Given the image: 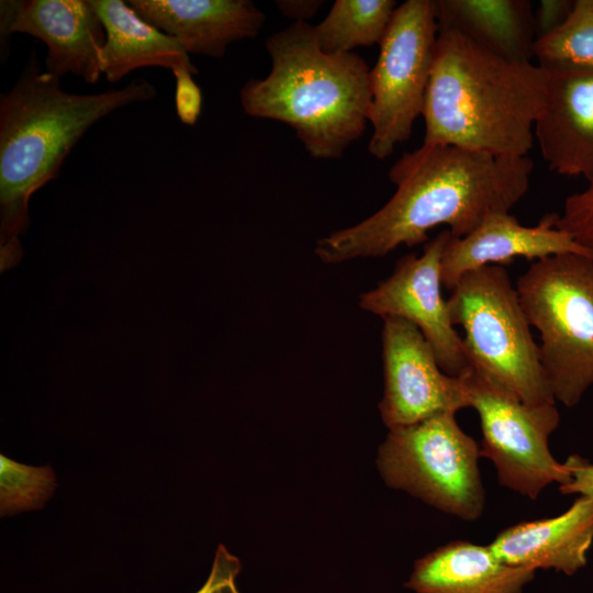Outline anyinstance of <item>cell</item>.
<instances>
[{
	"label": "cell",
	"instance_id": "1",
	"mask_svg": "<svg viewBox=\"0 0 593 593\" xmlns=\"http://www.w3.org/2000/svg\"><path fill=\"white\" fill-rule=\"evenodd\" d=\"M533 168L527 156L423 144L390 168L392 198L362 222L318 239L314 253L325 264L380 257L427 242L428 232L441 224L454 237H465L489 215L510 212L528 191Z\"/></svg>",
	"mask_w": 593,
	"mask_h": 593
},
{
	"label": "cell",
	"instance_id": "2",
	"mask_svg": "<svg viewBox=\"0 0 593 593\" xmlns=\"http://www.w3.org/2000/svg\"><path fill=\"white\" fill-rule=\"evenodd\" d=\"M546 88L540 65L510 60L457 32L438 31L422 114L423 144L525 157Z\"/></svg>",
	"mask_w": 593,
	"mask_h": 593
},
{
	"label": "cell",
	"instance_id": "3",
	"mask_svg": "<svg viewBox=\"0 0 593 593\" xmlns=\"http://www.w3.org/2000/svg\"><path fill=\"white\" fill-rule=\"evenodd\" d=\"M155 96V87L141 78L99 93L67 92L60 78L41 70L33 52L19 80L0 96L1 244L26 230L31 197L58 176L89 127Z\"/></svg>",
	"mask_w": 593,
	"mask_h": 593
},
{
	"label": "cell",
	"instance_id": "4",
	"mask_svg": "<svg viewBox=\"0 0 593 593\" xmlns=\"http://www.w3.org/2000/svg\"><path fill=\"white\" fill-rule=\"evenodd\" d=\"M266 48L271 70L243 86V110L288 124L314 158L342 157L370 119V68L365 59L355 53H323L306 22L273 33Z\"/></svg>",
	"mask_w": 593,
	"mask_h": 593
},
{
	"label": "cell",
	"instance_id": "5",
	"mask_svg": "<svg viewBox=\"0 0 593 593\" xmlns=\"http://www.w3.org/2000/svg\"><path fill=\"white\" fill-rule=\"evenodd\" d=\"M516 290L538 329L540 363L556 401L575 406L593 385V259L561 254L535 260Z\"/></svg>",
	"mask_w": 593,
	"mask_h": 593
},
{
	"label": "cell",
	"instance_id": "6",
	"mask_svg": "<svg viewBox=\"0 0 593 593\" xmlns=\"http://www.w3.org/2000/svg\"><path fill=\"white\" fill-rule=\"evenodd\" d=\"M451 323L465 331L470 367L525 403H555L516 287L501 265L465 273L447 300Z\"/></svg>",
	"mask_w": 593,
	"mask_h": 593
},
{
	"label": "cell",
	"instance_id": "7",
	"mask_svg": "<svg viewBox=\"0 0 593 593\" xmlns=\"http://www.w3.org/2000/svg\"><path fill=\"white\" fill-rule=\"evenodd\" d=\"M452 411L390 428L377 466L384 482L445 513L478 519L485 492L478 461L480 445L459 426Z\"/></svg>",
	"mask_w": 593,
	"mask_h": 593
},
{
	"label": "cell",
	"instance_id": "8",
	"mask_svg": "<svg viewBox=\"0 0 593 593\" xmlns=\"http://www.w3.org/2000/svg\"><path fill=\"white\" fill-rule=\"evenodd\" d=\"M460 377L480 418L481 457L494 463L502 486L536 500L549 484L569 481L567 465L558 462L548 446L560 421L555 403H525L472 368Z\"/></svg>",
	"mask_w": 593,
	"mask_h": 593
},
{
	"label": "cell",
	"instance_id": "9",
	"mask_svg": "<svg viewBox=\"0 0 593 593\" xmlns=\"http://www.w3.org/2000/svg\"><path fill=\"white\" fill-rule=\"evenodd\" d=\"M437 36L436 1L407 0L398 5L370 69L368 149L373 157H389L410 138L415 120L423 114Z\"/></svg>",
	"mask_w": 593,
	"mask_h": 593
},
{
	"label": "cell",
	"instance_id": "10",
	"mask_svg": "<svg viewBox=\"0 0 593 593\" xmlns=\"http://www.w3.org/2000/svg\"><path fill=\"white\" fill-rule=\"evenodd\" d=\"M449 237L450 232L443 231L425 244L421 256L401 258L390 277L360 295L359 306L382 318L399 317L414 324L443 371L460 377L471 367L441 294V258Z\"/></svg>",
	"mask_w": 593,
	"mask_h": 593
},
{
	"label": "cell",
	"instance_id": "11",
	"mask_svg": "<svg viewBox=\"0 0 593 593\" xmlns=\"http://www.w3.org/2000/svg\"><path fill=\"white\" fill-rule=\"evenodd\" d=\"M382 320L384 390L379 411L385 426L412 425L470 407L461 377L443 371L421 331L403 318Z\"/></svg>",
	"mask_w": 593,
	"mask_h": 593
},
{
	"label": "cell",
	"instance_id": "12",
	"mask_svg": "<svg viewBox=\"0 0 593 593\" xmlns=\"http://www.w3.org/2000/svg\"><path fill=\"white\" fill-rule=\"evenodd\" d=\"M13 33H26L45 43V71L55 77L71 74L96 83L103 75L105 31L88 1L2 0L1 40Z\"/></svg>",
	"mask_w": 593,
	"mask_h": 593
},
{
	"label": "cell",
	"instance_id": "13",
	"mask_svg": "<svg viewBox=\"0 0 593 593\" xmlns=\"http://www.w3.org/2000/svg\"><path fill=\"white\" fill-rule=\"evenodd\" d=\"M541 67L547 76L546 99L534 127L541 156L555 172L590 180L593 177V69Z\"/></svg>",
	"mask_w": 593,
	"mask_h": 593
},
{
	"label": "cell",
	"instance_id": "14",
	"mask_svg": "<svg viewBox=\"0 0 593 593\" xmlns=\"http://www.w3.org/2000/svg\"><path fill=\"white\" fill-rule=\"evenodd\" d=\"M558 215L546 214L537 225L525 226L510 212H497L465 237L450 234L441 258L443 287L451 291L465 273L488 265H507L515 257L535 261L578 254L593 259V251L557 227Z\"/></svg>",
	"mask_w": 593,
	"mask_h": 593
},
{
	"label": "cell",
	"instance_id": "15",
	"mask_svg": "<svg viewBox=\"0 0 593 593\" xmlns=\"http://www.w3.org/2000/svg\"><path fill=\"white\" fill-rule=\"evenodd\" d=\"M147 23L188 54L220 58L236 41L256 37L265 14L249 0H128Z\"/></svg>",
	"mask_w": 593,
	"mask_h": 593
},
{
	"label": "cell",
	"instance_id": "16",
	"mask_svg": "<svg viewBox=\"0 0 593 593\" xmlns=\"http://www.w3.org/2000/svg\"><path fill=\"white\" fill-rule=\"evenodd\" d=\"M592 542L593 497L579 496L564 513L510 526L489 546L508 566L571 575L586 564Z\"/></svg>",
	"mask_w": 593,
	"mask_h": 593
},
{
	"label": "cell",
	"instance_id": "17",
	"mask_svg": "<svg viewBox=\"0 0 593 593\" xmlns=\"http://www.w3.org/2000/svg\"><path fill=\"white\" fill-rule=\"evenodd\" d=\"M534 575L502 562L489 545L456 540L416 560L405 586L415 593H522Z\"/></svg>",
	"mask_w": 593,
	"mask_h": 593
},
{
	"label": "cell",
	"instance_id": "18",
	"mask_svg": "<svg viewBox=\"0 0 593 593\" xmlns=\"http://www.w3.org/2000/svg\"><path fill=\"white\" fill-rule=\"evenodd\" d=\"M105 31L101 53L102 74L110 82L120 81L141 67L158 66L174 72L199 71L189 54L171 36L144 21L122 0H88Z\"/></svg>",
	"mask_w": 593,
	"mask_h": 593
},
{
	"label": "cell",
	"instance_id": "19",
	"mask_svg": "<svg viewBox=\"0 0 593 593\" xmlns=\"http://www.w3.org/2000/svg\"><path fill=\"white\" fill-rule=\"evenodd\" d=\"M438 31H454L514 61H530L537 41L528 0H438Z\"/></svg>",
	"mask_w": 593,
	"mask_h": 593
},
{
	"label": "cell",
	"instance_id": "20",
	"mask_svg": "<svg viewBox=\"0 0 593 593\" xmlns=\"http://www.w3.org/2000/svg\"><path fill=\"white\" fill-rule=\"evenodd\" d=\"M398 4L394 0H336L324 20L314 25L323 53H353L383 40Z\"/></svg>",
	"mask_w": 593,
	"mask_h": 593
},
{
	"label": "cell",
	"instance_id": "21",
	"mask_svg": "<svg viewBox=\"0 0 593 593\" xmlns=\"http://www.w3.org/2000/svg\"><path fill=\"white\" fill-rule=\"evenodd\" d=\"M541 66L593 69V0H574L567 20L535 43Z\"/></svg>",
	"mask_w": 593,
	"mask_h": 593
},
{
	"label": "cell",
	"instance_id": "22",
	"mask_svg": "<svg viewBox=\"0 0 593 593\" xmlns=\"http://www.w3.org/2000/svg\"><path fill=\"white\" fill-rule=\"evenodd\" d=\"M56 488L51 466H27L0 455V515L42 508Z\"/></svg>",
	"mask_w": 593,
	"mask_h": 593
},
{
	"label": "cell",
	"instance_id": "23",
	"mask_svg": "<svg viewBox=\"0 0 593 593\" xmlns=\"http://www.w3.org/2000/svg\"><path fill=\"white\" fill-rule=\"evenodd\" d=\"M556 225L577 244L593 251V177L583 191L567 198Z\"/></svg>",
	"mask_w": 593,
	"mask_h": 593
},
{
	"label": "cell",
	"instance_id": "24",
	"mask_svg": "<svg viewBox=\"0 0 593 593\" xmlns=\"http://www.w3.org/2000/svg\"><path fill=\"white\" fill-rule=\"evenodd\" d=\"M242 569L239 559L224 545H219L209 578L195 593H240L236 577Z\"/></svg>",
	"mask_w": 593,
	"mask_h": 593
},
{
	"label": "cell",
	"instance_id": "25",
	"mask_svg": "<svg viewBox=\"0 0 593 593\" xmlns=\"http://www.w3.org/2000/svg\"><path fill=\"white\" fill-rule=\"evenodd\" d=\"M176 78V111L183 124L194 125L201 113L202 93L199 86L187 70L174 72Z\"/></svg>",
	"mask_w": 593,
	"mask_h": 593
},
{
	"label": "cell",
	"instance_id": "26",
	"mask_svg": "<svg viewBox=\"0 0 593 593\" xmlns=\"http://www.w3.org/2000/svg\"><path fill=\"white\" fill-rule=\"evenodd\" d=\"M574 1L541 0L536 11L535 27L537 40L558 29L569 16Z\"/></svg>",
	"mask_w": 593,
	"mask_h": 593
},
{
	"label": "cell",
	"instance_id": "27",
	"mask_svg": "<svg viewBox=\"0 0 593 593\" xmlns=\"http://www.w3.org/2000/svg\"><path fill=\"white\" fill-rule=\"evenodd\" d=\"M570 479L559 485L562 494H579L580 496L593 497V463L578 455H572L564 461Z\"/></svg>",
	"mask_w": 593,
	"mask_h": 593
},
{
	"label": "cell",
	"instance_id": "28",
	"mask_svg": "<svg viewBox=\"0 0 593 593\" xmlns=\"http://www.w3.org/2000/svg\"><path fill=\"white\" fill-rule=\"evenodd\" d=\"M324 1L321 0H278L277 8L288 18L295 22H305L314 16Z\"/></svg>",
	"mask_w": 593,
	"mask_h": 593
}]
</instances>
